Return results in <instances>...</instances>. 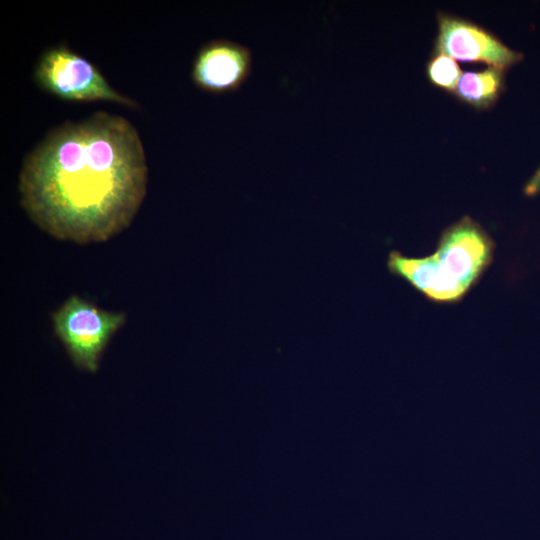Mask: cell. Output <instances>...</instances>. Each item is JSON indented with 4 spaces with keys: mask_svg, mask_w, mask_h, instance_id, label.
<instances>
[{
    "mask_svg": "<svg viewBox=\"0 0 540 540\" xmlns=\"http://www.w3.org/2000/svg\"><path fill=\"white\" fill-rule=\"evenodd\" d=\"M148 166L136 127L97 111L52 128L25 156L20 204L48 235L101 243L130 226L145 198Z\"/></svg>",
    "mask_w": 540,
    "mask_h": 540,
    "instance_id": "cell-1",
    "label": "cell"
},
{
    "mask_svg": "<svg viewBox=\"0 0 540 540\" xmlns=\"http://www.w3.org/2000/svg\"><path fill=\"white\" fill-rule=\"evenodd\" d=\"M495 248L491 235L466 215L441 232L432 254L415 258L391 250L386 267L429 302L454 305L478 285Z\"/></svg>",
    "mask_w": 540,
    "mask_h": 540,
    "instance_id": "cell-2",
    "label": "cell"
},
{
    "mask_svg": "<svg viewBox=\"0 0 540 540\" xmlns=\"http://www.w3.org/2000/svg\"><path fill=\"white\" fill-rule=\"evenodd\" d=\"M53 330L78 369L97 372L103 352L126 321L125 312L102 309L73 294L51 314Z\"/></svg>",
    "mask_w": 540,
    "mask_h": 540,
    "instance_id": "cell-3",
    "label": "cell"
},
{
    "mask_svg": "<svg viewBox=\"0 0 540 540\" xmlns=\"http://www.w3.org/2000/svg\"><path fill=\"white\" fill-rule=\"evenodd\" d=\"M33 78L40 89L65 101H107L132 109L139 107L133 99L115 90L91 62L64 44L42 52Z\"/></svg>",
    "mask_w": 540,
    "mask_h": 540,
    "instance_id": "cell-4",
    "label": "cell"
},
{
    "mask_svg": "<svg viewBox=\"0 0 540 540\" xmlns=\"http://www.w3.org/2000/svg\"><path fill=\"white\" fill-rule=\"evenodd\" d=\"M434 54H444L464 62L485 63L500 70L523 59L520 52L510 49L483 27L445 13L438 15Z\"/></svg>",
    "mask_w": 540,
    "mask_h": 540,
    "instance_id": "cell-5",
    "label": "cell"
},
{
    "mask_svg": "<svg viewBox=\"0 0 540 540\" xmlns=\"http://www.w3.org/2000/svg\"><path fill=\"white\" fill-rule=\"evenodd\" d=\"M252 71V52L246 45L228 39H214L203 44L191 66L194 85L210 94L239 90Z\"/></svg>",
    "mask_w": 540,
    "mask_h": 540,
    "instance_id": "cell-6",
    "label": "cell"
},
{
    "mask_svg": "<svg viewBox=\"0 0 540 540\" xmlns=\"http://www.w3.org/2000/svg\"><path fill=\"white\" fill-rule=\"evenodd\" d=\"M503 85V70L488 67L463 72L453 93L460 101L476 109H487L498 100Z\"/></svg>",
    "mask_w": 540,
    "mask_h": 540,
    "instance_id": "cell-7",
    "label": "cell"
},
{
    "mask_svg": "<svg viewBox=\"0 0 540 540\" xmlns=\"http://www.w3.org/2000/svg\"><path fill=\"white\" fill-rule=\"evenodd\" d=\"M426 73L433 85L454 92L463 72L453 58L444 54H434L427 64Z\"/></svg>",
    "mask_w": 540,
    "mask_h": 540,
    "instance_id": "cell-8",
    "label": "cell"
},
{
    "mask_svg": "<svg viewBox=\"0 0 540 540\" xmlns=\"http://www.w3.org/2000/svg\"><path fill=\"white\" fill-rule=\"evenodd\" d=\"M524 194L528 197L540 194V166L524 186Z\"/></svg>",
    "mask_w": 540,
    "mask_h": 540,
    "instance_id": "cell-9",
    "label": "cell"
}]
</instances>
